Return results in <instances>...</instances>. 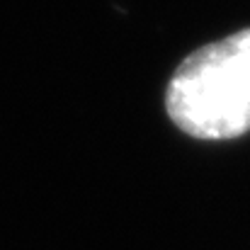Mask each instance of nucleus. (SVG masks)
I'll return each mask as SVG.
<instances>
[{"label":"nucleus","mask_w":250,"mask_h":250,"mask_svg":"<svg viewBox=\"0 0 250 250\" xmlns=\"http://www.w3.org/2000/svg\"><path fill=\"white\" fill-rule=\"evenodd\" d=\"M167 114L194 139H236L250 131V29L189 54L166 95Z\"/></svg>","instance_id":"nucleus-1"}]
</instances>
